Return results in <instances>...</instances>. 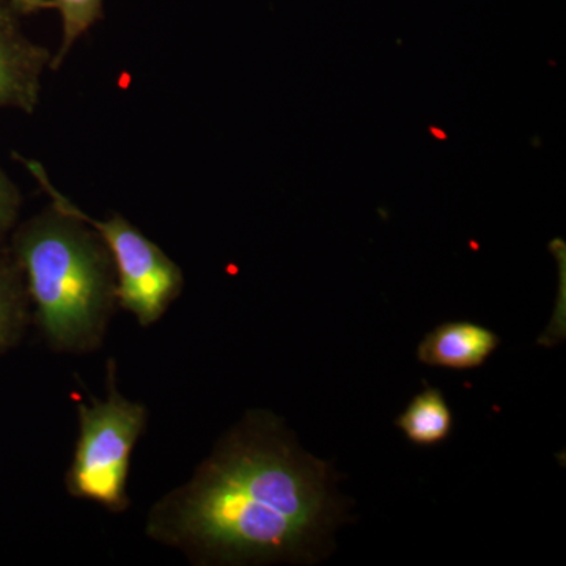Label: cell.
Instances as JSON below:
<instances>
[{"label": "cell", "mask_w": 566, "mask_h": 566, "mask_svg": "<svg viewBox=\"0 0 566 566\" xmlns=\"http://www.w3.org/2000/svg\"><path fill=\"white\" fill-rule=\"evenodd\" d=\"M329 464L294 444L281 420L253 412L148 516L156 542L216 564L301 560L342 510Z\"/></svg>", "instance_id": "cell-1"}, {"label": "cell", "mask_w": 566, "mask_h": 566, "mask_svg": "<svg viewBox=\"0 0 566 566\" xmlns=\"http://www.w3.org/2000/svg\"><path fill=\"white\" fill-rule=\"evenodd\" d=\"M18 252L50 344L71 353L95 348L117 300L114 262L99 234L54 208L22 230Z\"/></svg>", "instance_id": "cell-2"}, {"label": "cell", "mask_w": 566, "mask_h": 566, "mask_svg": "<svg viewBox=\"0 0 566 566\" xmlns=\"http://www.w3.org/2000/svg\"><path fill=\"white\" fill-rule=\"evenodd\" d=\"M80 436L66 472V490L76 499L118 513L129 505V464L147 423V409L123 397L114 385L106 400L77 406Z\"/></svg>", "instance_id": "cell-3"}, {"label": "cell", "mask_w": 566, "mask_h": 566, "mask_svg": "<svg viewBox=\"0 0 566 566\" xmlns=\"http://www.w3.org/2000/svg\"><path fill=\"white\" fill-rule=\"evenodd\" d=\"M28 166L50 193L52 207L87 223L106 244L117 275V300L122 307L132 312L140 326L158 322L181 292L180 268L122 216H114L109 221L92 218L51 185L43 166L35 163Z\"/></svg>", "instance_id": "cell-4"}, {"label": "cell", "mask_w": 566, "mask_h": 566, "mask_svg": "<svg viewBox=\"0 0 566 566\" xmlns=\"http://www.w3.org/2000/svg\"><path fill=\"white\" fill-rule=\"evenodd\" d=\"M501 345L494 331L472 322L439 324L417 348L420 363L449 370L482 367Z\"/></svg>", "instance_id": "cell-5"}, {"label": "cell", "mask_w": 566, "mask_h": 566, "mask_svg": "<svg viewBox=\"0 0 566 566\" xmlns=\"http://www.w3.org/2000/svg\"><path fill=\"white\" fill-rule=\"evenodd\" d=\"M46 59V51L0 31V107H20L28 112L35 107Z\"/></svg>", "instance_id": "cell-6"}, {"label": "cell", "mask_w": 566, "mask_h": 566, "mask_svg": "<svg viewBox=\"0 0 566 566\" xmlns=\"http://www.w3.org/2000/svg\"><path fill=\"white\" fill-rule=\"evenodd\" d=\"M406 439L420 447H433L449 439L453 428V415L444 394L434 387L412 398L408 408L395 420Z\"/></svg>", "instance_id": "cell-7"}, {"label": "cell", "mask_w": 566, "mask_h": 566, "mask_svg": "<svg viewBox=\"0 0 566 566\" xmlns=\"http://www.w3.org/2000/svg\"><path fill=\"white\" fill-rule=\"evenodd\" d=\"M55 3L62 13L63 39L61 50L55 54L57 57L54 65H61L74 41L80 39L98 17L102 0H55Z\"/></svg>", "instance_id": "cell-8"}, {"label": "cell", "mask_w": 566, "mask_h": 566, "mask_svg": "<svg viewBox=\"0 0 566 566\" xmlns=\"http://www.w3.org/2000/svg\"><path fill=\"white\" fill-rule=\"evenodd\" d=\"M14 315V293L9 279L0 273V340L9 333Z\"/></svg>", "instance_id": "cell-9"}, {"label": "cell", "mask_w": 566, "mask_h": 566, "mask_svg": "<svg viewBox=\"0 0 566 566\" xmlns=\"http://www.w3.org/2000/svg\"><path fill=\"white\" fill-rule=\"evenodd\" d=\"M18 207V196L6 174L0 170V232L9 226Z\"/></svg>", "instance_id": "cell-10"}, {"label": "cell", "mask_w": 566, "mask_h": 566, "mask_svg": "<svg viewBox=\"0 0 566 566\" xmlns=\"http://www.w3.org/2000/svg\"><path fill=\"white\" fill-rule=\"evenodd\" d=\"M24 2H29V3H43L44 0H24Z\"/></svg>", "instance_id": "cell-11"}]
</instances>
